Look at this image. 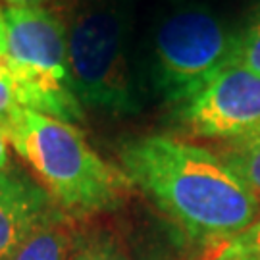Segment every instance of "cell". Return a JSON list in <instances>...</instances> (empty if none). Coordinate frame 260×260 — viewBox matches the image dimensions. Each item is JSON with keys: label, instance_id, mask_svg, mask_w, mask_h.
<instances>
[{"label": "cell", "instance_id": "cell-14", "mask_svg": "<svg viewBox=\"0 0 260 260\" xmlns=\"http://www.w3.org/2000/svg\"><path fill=\"white\" fill-rule=\"evenodd\" d=\"M10 141L6 133L0 129V170H8L10 168Z\"/></svg>", "mask_w": 260, "mask_h": 260}, {"label": "cell", "instance_id": "cell-4", "mask_svg": "<svg viewBox=\"0 0 260 260\" xmlns=\"http://www.w3.org/2000/svg\"><path fill=\"white\" fill-rule=\"evenodd\" d=\"M66 29L79 103L108 114H137L145 93L133 52V0H77Z\"/></svg>", "mask_w": 260, "mask_h": 260}, {"label": "cell", "instance_id": "cell-12", "mask_svg": "<svg viewBox=\"0 0 260 260\" xmlns=\"http://www.w3.org/2000/svg\"><path fill=\"white\" fill-rule=\"evenodd\" d=\"M223 256L230 258H243V260H260V218L249 225L245 232L235 235L228 241H222L216 245Z\"/></svg>", "mask_w": 260, "mask_h": 260}, {"label": "cell", "instance_id": "cell-17", "mask_svg": "<svg viewBox=\"0 0 260 260\" xmlns=\"http://www.w3.org/2000/svg\"><path fill=\"white\" fill-rule=\"evenodd\" d=\"M258 2H260V0H258Z\"/></svg>", "mask_w": 260, "mask_h": 260}, {"label": "cell", "instance_id": "cell-8", "mask_svg": "<svg viewBox=\"0 0 260 260\" xmlns=\"http://www.w3.org/2000/svg\"><path fill=\"white\" fill-rule=\"evenodd\" d=\"M74 233L62 216L50 214L25 237L8 260H72Z\"/></svg>", "mask_w": 260, "mask_h": 260}, {"label": "cell", "instance_id": "cell-2", "mask_svg": "<svg viewBox=\"0 0 260 260\" xmlns=\"http://www.w3.org/2000/svg\"><path fill=\"white\" fill-rule=\"evenodd\" d=\"M237 33L239 23L205 0H164L135 54L143 93L179 108L232 66Z\"/></svg>", "mask_w": 260, "mask_h": 260}, {"label": "cell", "instance_id": "cell-5", "mask_svg": "<svg viewBox=\"0 0 260 260\" xmlns=\"http://www.w3.org/2000/svg\"><path fill=\"white\" fill-rule=\"evenodd\" d=\"M4 29L16 99L21 108L56 120H83L70 72L68 29L45 6H6Z\"/></svg>", "mask_w": 260, "mask_h": 260}, {"label": "cell", "instance_id": "cell-7", "mask_svg": "<svg viewBox=\"0 0 260 260\" xmlns=\"http://www.w3.org/2000/svg\"><path fill=\"white\" fill-rule=\"evenodd\" d=\"M52 210L43 187L16 170H0V260H8Z\"/></svg>", "mask_w": 260, "mask_h": 260}, {"label": "cell", "instance_id": "cell-16", "mask_svg": "<svg viewBox=\"0 0 260 260\" xmlns=\"http://www.w3.org/2000/svg\"><path fill=\"white\" fill-rule=\"evenodd\" d=\"M210 260H243V258H230V256H223L220 252H214V256Z\"/></svg>", "mask_w": 260, "mask_h": 260}, {"label": "cell", "instance_id": "cell-1", "mask_svg": "<svg viewBox=\"0 0 260 260\" xmlns=\"http://www.w3.org/2000/svg\"><path fill=\"white\" fill-rule=\"evenodd\" d=\"M120 162L129 183L193 239L218 245L260 218V201L208 149L147 135L127 141Z\"/></svg>", "mask_w": 260, "mask_h": 260}, {"label": "cell", "instance_id": "cell-3", "mask_svg": "<svg viewBox=\"0 0 260 260\" xmlns=\"http://www.w3.org/2000/svg\"><path fill=\"white\" fill-rule=\"evenodd\" d=\"M6 137L41 187L68 212H103L123 201L129 179L104 162L74 123L19 106Z\"/></svg>", "mask_w": 260, "mask_h": 260}, {"label": "cell", "instance_id": "cell-10", "mask_svg": "<svg viewBox=\"0 0 260 260\" xmlns=\"http://www.w3.org/2000/svg\"><path fill=\"white\" fill-rule=\"evenodd\" d=\"M232 64L241 66L260 77V2L247 19L239 23L237 47Z\"/></svg>", "mask_w": 260, "mask_h": 260}, {"label": "cell", "instance_id": "cell-13", "mask_svg": "<svg viewBox=\"0 0 260 260\" xmlns=\"http://www.w3.org/2000/svg\"><path fill=\"white\" fill-rule=\"evenodd\" d=\"M72 260H125L121 254H118L112 249H104V247H87V249H79L74 252Z\"/></svg>", "mask_w": 260, "mask_h": 260}, {"label": "cell", "instance_id": "cell-6", "mask_svg": "<svg viewBox=\"0 0 260 260\" xmlns=\"http://www.w3.org/2000/svg\"><path fill=\"white\" fill-rule=\"evenodd\" d=\"M176 112L177 121L193 135L239 137L260 125V77L241 66H228Z\"/></svg>", "mask_w": 260, "mask_h": 260}, {"label": "cell", "instance_id": "cell-15", "mask_svg": "<svg viewBox=\"0 0 260 260\" xmlns=\"http://www.w3.org/2000/svg\"><path fill=\"white\" fill-rule=\"evenodd\" d=\"M8 6H43L47 0H6Z\"/></svg>", "mask_w": 260, "mask_h": 260}, {"label": "cell", "instance_id": "cell-9", "mask_svg": "<svg viewBox=\"0 0 260 260\" xmlns=\"http://www.w3.org/2000/svg\"><path fill=\"white\" fill-rule=\"evenodd\" d=\"M218 156L260 201V125L223 141Z\"/></svg>", "mask_w": 260, "mask_h": 260}, {"label": "cell", "instance_id": "cell-11", "mask_svg": "<svg viewBox=\"0 0 260 260\" xmlns=\"http://www.w3.org/2000/svg\"><path fill=\"white\" fill-rule=\"evenodd\" d=\"M19 108L14 89V79L10 72L6 29H4V8H0V129L6 133L10 121Z\"/></svg>", "mask_w": 260, "mask_h": 260}]
</instances>
